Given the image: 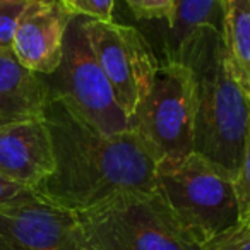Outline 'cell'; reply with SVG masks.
<instances>
[{
  "instance_id": "cell-7",
  "label": "cell",
  "mask_w": 250,
  "mask_h": 250,
  "mask_svg": "<svg viewBox=\"0 0 250 250\" xmlns=\"http://www.w3.org/2000/svg\"><path fill=\"white\" fill-rule=\"evenodd\" d=\"M83 28L118 104L132 120L158 67L153 50L132 26L83 18Z\"/></svg>"
},
{
  "instance_id": "cell-9",
  "label": "cell",
  "mask_w": 250,
  "mask_h": 250,
  "mask_svg": "<svg viewBox=\"0 0 250 250\" xmlns=\"http://www.w3.org/2000/svg\"><path fill=\"white\" fill-rule=\"evenodd\" d=\"M74 16L60 0H29L16 26L12 52L40 76H50L60 65L65 33Z\"/></svg>"
},
{
  "instance_id": "cell-10",
  "label": "cell",
  "mask_w": 250,
  "mask_h": 250,
  "mask_svg": "<svg viewBox=\"0 0 250 250\" xmlns=\"http://www.w3.org/2000/svg\"><path fill=\"white\" fill-rule=\"evenodd\" d=\"M53 170L55 154L45 118L0 127V177L35 190Z\"/></svg>"
},
{
  "instance_id": "cell-4",
  "label": "cell",
  "mask_w": 250,
  "mask_h": 250,
  "mask_svg": "<svg viewBox=\"0 0 250 250\" xmlns=\"http://www.w3.org/2000/svg\"><path fill=\"white\" fill-rule=\"evenodd\" d=\"M76 214L91 250H201L156 190L125 194Z\"/></svg>"
},
{
  "instance_id": "cell-17",
  "label": "cell",
  "mask_w": 250,
  "mask_h": 250,
  "mask_svg": "<svg viewBox=\"0 0 250 250\" xmlns=\"http://www.w3.org/2000/svg\"><path fill=\"white\" fill-rule=\"evenodd\" d=\"M136 19L165 21L170 16L173 0H124Z\"/></svg>"
},
{
  "instance_id": "cell-5",
  "label": "cell",
  "mask_w": 250,
  "mask_h": 250,
  "mask_svg": "<svg viewBox=\"0 0 250 250\" xmlns=\"http://www.w3.org/2000/svg\"><path fill=\"white\" fill-rule=\"evenodd\" d=\"M43 79L48 87V98H59L100 132L122 134L134 130L132 120L118 104L91 50L79 16H74L67 28L60 65Z\"/></svg>"
},
{
  "instance_id": "cell-14",
  "label": "cell",
  "mask_w": 250,
  "mask_h": 250,
  "mask_svg": "<svg viewBox=\"0 0 250 250\" xmlns=\"http://www.w3.org/2000/svg\"><path fill=\"white\" fill-rule=\"evenodd\" d=\"M60 4L72 16L106 22L113 21L115 0H60Z\"/></svg>"
},
{
  "instance_id": "cell-1",
  "label": "cell",
  "mask_w": 250,
  "mask_h": 250,
  "mask_svg": "<svg viewBox=\"0 0 250 250\" xmlns=\"http://www.w3.org/2000/svg\"><path fill=\"white\" fill-rule=\"evenodd\" d=\"M52 136L55 170L35 192L72 212H84L125 194L156 190L158 156L136 132L103 134L59 98L43 113Z\"/></svg>"
},
{
  "instance_id": "cell-18",
  "label": "cell",
  "mask_w": 250,
  "mask_h": 250,
  "mask_svg": "<svg viewBox=\"0 0 250 250\" xmlns=\"http://www.w3.org/2000/svg\"><path fill=\"white\" fill-rule=\"evenodd\" d=\"M36 197H38V194L33 188L0 177V209L19 204V202L31 201V199Z\"/></svg>"
},
{
  "instance_id": "cell-11",
  "label": "cell",
  "mask_w": 250,
  "mask_h": 250,
  "mask_svg": "<svg viewBox=\"0 0 250 250\" xmlns=\"http://www.w3.org/2000/svg\"><path fill=\"white\" fill-rule=\"evenodd\" d=\"M48 103L43 76L26 69L12 48L0 50V127L42 118Z\"/></svg>"
},
{
  "instance_id": "cell-6",
  "label": "cell",
  "mask_w": 250,
  "mask_h": 250,
  "mask_svg": "<svg viewBox=\"0 0 250 250\" xmlns=\"http://www.w3.org/2000/svg\"><path fill=\"white\" fill-rule=\"evenodd\" d=\"M195 96L187 65L161 60L132 118V129L149 144L158 160L194 153Z\"/></svg>"
},
{
  "instance_id": "cell-16",
  "label": "cell",
  "mask_w": 250,
  "mask_h": 250,
  "mask_svg": "<svg viewBox=\"0 0 250 250\" xmlns=\"http://www.w3.org/2000/svg\"><path fill=\"white\" fill-rule=\"evenodd\" d=\"M201 250H250V226L238 223L235 228L201 245Z\"/></svg>"
},
{
  "instance_id": "cell-8",
  "label": "cell",
  "mask_w": 250,
  "mask_h": 250,
  "mask_svg": "<svg viewBox=\"0 0 250 250\" xmlns=\"http://www.w3.org/2000/svg\"><path fill=\"white\" fill-rule=\"evenodd\" d=\"M0 250H91L76 212L43 199L0 209Z\"/></svg>"
},
{
  "instance_id": "cell-2",
  "label": "cell",
  "mask_w": 250,
  "mask_h": 250,
  "mask_svg": "<svg viewBox=\"0 0 250 250\" xmlns=\"http://www.w3.org/2000/svg\"><path fill=\"white\" fill-rule=\"evenodd\" d=\"M173 62L187 65L194 81V153L235 180L250 127V101L229 70L221 33L197 29Z\"/></svg>"
},
{
  "instance_id": "cell-13",
  "label": "cell",
  "mask_w": 250,
  "mask_h": 250,
  "mask_svg": "<svg viewBox=\"0 0 250 250\" xmlns=\"http://www.w3.org/2000/svg\"><path fill=\"white\" fill-rule=\"evenodd\" d=\"M221 38L229 70L250 101V0H223Z\"/></svg>"
},
{
  "instance_id": "cell-15",
  "label": "cell",
  "mask_w": 250,
  "mask_h": 250,
  "mask_svg": "<svg viewBox=\"0 0 250 250\" xmlns=\"http://www.w3.org/2000/svg\"><path fill=\"white\" fill-rule=\"evenodd\" d=\"M29 0H7L0 2V50L12 48L16 26Z\"/></svg>"
},
{
  "instance_id": "cell-12",
  "label": "cell",
  "mask_w": 250,
  "mask_h": 250,
  "mask_svg": "<svg viewBox=\"0 0 250 250\" xmlns=\"http://www.w3.org/2000/svg\"><path fill=\"white\" fill-rule=\"evenodd\" d=\"M201 28L223 31V0H173L161 38L163 60H175L184 43Z\"/></svg>"
},
{
  "instance_id": "cell-19",
  "label": "cell",
  "mask_w": 250,
  "mask_h": 250,
  "mask_svg": "<svg viewBox=\"0 0 250 250\" xmlns=\"http://www.w3.org/2000/svg\"><path fill=\"white\" fill-rule=\"evenodd\" d=\"M0 2H7V0H0Z\"/></svg>"
},
{
  "instance_id": "cell-3",
  "label": "cell",
  "mask_w": 250,
  "mask_h": 250,
  "mask_svg": "<svg viewBox=\"0 0 250 250\" xmlns=\"http://www.w3.org/2000/svg\"><path fill=\"white\" fill-rule=\"evenodd\" d=\"M156 194L199 245L240 223L233 177L197 153L158 161Z\"/></svg>"
}]
</instances>
